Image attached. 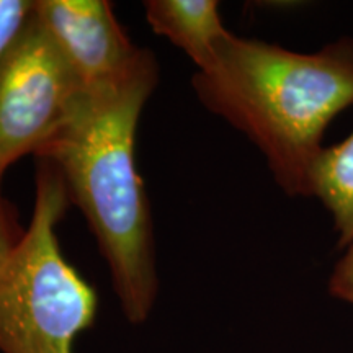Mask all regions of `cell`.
Segmentation results:
<instances>
[{"instance_id":"9c48e42d","label":"cell","mask_w":353,"mask_h":353,"mask_svg":"<svg viewBox=\"0 0 353 353\" xmlns=\"http://www.w3.org/2000/svg\"><path fill=\"white\" fill-rule=\"evenodd\" d=\"M23 234L25 229L19 224L15 208L0 193V270L15 252Z\"/></svg>"},{"instance_id":"52a82bcc","label":"cell","mask_w":353,"mask_h":353,"mask_svg":"<svg viewBox=\"0 0 353 353\" xmlns=\"http://www.w3.org/2000/svg\"><path fill=\"white\" fill-rule=\"evenodd\" d=\"M311 196L332 216L339 247H347L353 239V131L324 149L312 175Z\"/></svg>"},{"instance_id":"7a4b0ae2","label":"cell","mask_w":353,"mask_h":353,"mask_svg":"<svg viewBox=\"0 0 353 353\" xmlns=\"http://www.w3.org/2000/svg\"><path fill=\"white\" fill-rule=\"evenodd\" d=\"M192 83L210 112L257 145L285 193L311 196L325 131L353 105V38L296 52L231 33Z\"/></svg>"},{"instance_id":"3957f363","label":"cell","mask_w":353,"mask_h":353,"mask_svg":"<svg viewBox=\"0 0 353 353\" xmlns=\"http://www.w3.org/2000/svg\"><path fill=\"white\" fill-rule=\"evenodd\" d=\"M38 162L32 219L0 270V352L74 353L99 303L57 242L56 226L70 203L63 176L51 162Z\"/></svg>"},{"instance_id":"6da1fadb","label":"cell","mask_w":353,"mask_h":353,"mask_svg":"<svg viewBox=\"0 0 353 353\" xmlns=\"http://www.w3.org/2000/svg\"><path fill=\"white\" fill-rule=\"evenodd\" d=\"M157 83L156 59L125 81L83 92L63 126L34 154L63 176L85 216L126 319L141 324L157 296L149 200L136 169V130Z\"/></svg>"},{"instance_id":"30bf717a","label":"cell","mask_w":353,"mask_h":353,"mask_svg":"<svg viewBox=\"0 0 353 353\" xmlns=\"http://www.w3.org/2000/svg\"><path fill=\"white\" fill-rule=\"evenodd\" d=\"M345 254L335 263L329 278V293L334 298L353 304V239L345 247Z\"/></svg>"},{"instance_id":"ba28073f","label":"cell","mask_w":353,"mask_h":353,"mask_svg":"<svg viewBox=\"0 0 353 353\" xmlns=\"http://www.w3.org/2000/svg\"><path fill=\"white\" fill-rule=\"evenodd\" d=\"M34 0H0V59L33 12Z\"/></svg>"},{"instance_id":"277c9868","label":"cell","mask_w":353,"mask_h":353,"mask_svg":"<svg viewBox=\"0 0 353 353\" xmlns=\"http://www.w3.org/2000/svg\"><path fill=\"white\" fill-rule=\"evenodd\" d=\"M83 92L32 12L0 59V190L6 172L20 157L34 156L43 148L70 117Z\"/></svg>"},{"instance_id":"8992f818","label":"cell","mask_w":353,"mask_h":353,"mask_svg":"<svg viewBox=\"0 0 353 353\" xmlns=\"http://www.w3.org/2000/svg\"><path fill=\"white\" fill-rule=\"evenodd\" d=\"M144 10L154 33L180 48L198 70L213 64L219 44L231 34L214 0H148Z\"/></svg>"},{"instance_id":"5b68a950","label":"cell","mask_w":353,"mask_h":353,"mask_svg":"<svg viewBox=\"0 0 353 353\" xmlns=\"http://www.w3.org/2000/svg\"><path fill=\"white\" fill-rule=\"evenodd\" d=\"M33 13L85 92L125 81L154 59L131 43L107 0H34Z\"/></svg>"}]
</instances>
